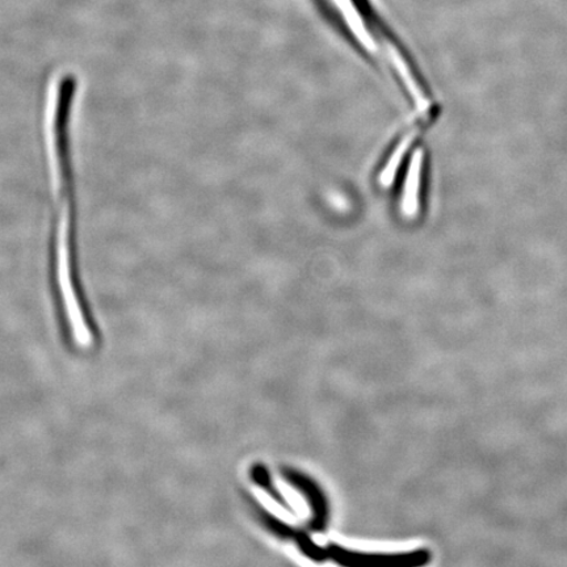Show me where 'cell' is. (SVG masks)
Returning <instances> with one entry per match:
<instances>
[{"mask_svg":"<svg viewBox=\"0 0 567 567\" xmlns=\"http://www.w3.org/2000/svg\"><path fill=\"white\" fill-rule=\"evenodd\" d=\"M430 551L420 549L405 553H365L346 549L337 544L321 547L317 563L331 561L350 567H415L430 563Z\"/></svg>","mask_w":567,"mask_h":567,"instance_id":"6da1fadb","label":"cell"},{"mask_svg":"<svg viewBox=\"0 0 567 567\" xmlns=\"http://www.w3.org/2000/svg\"><path fill=\"white\" fill-rule=\"evenodd\" d=\"M282 477L286 478L290 485L299 491L305 499L308 501L311 519L309 528L322 534L329 527L330 507L328 498H326L322 488L319 487L317 482L311 480L307 474L295 470H282Z\"/></svg>","mask_w":567,"mask_h":567,"instance_id":"7a4b0ae2","label":"cell"},{"mask_svg":"<svg viewBox=\"0 0 567 567\" xmlns=\"http://www.w3.org/2000/svg\"><path fill=\"white\" fill-rule=\"evenodd\" d=\"M251 480L255 482V485L264 488V491L271 496L279 506L286 508L289 513H293V508L289 505L286 496H284L279 488L272 484V478L269 476V472L265 465L255 464L251 467Z\"/></svg>","mask_w":567,"mask_h":567,"instance_id":"3957f363","label":"cell"}]
</instances>
